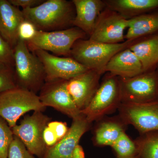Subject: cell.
<instances>
[{
	"label": "cell",
	"instance_id": "cell-1",
	"mask_svg": "<svg viewBox=\"0 0 158 158\" xmlns=\"http://www.w3.org/2000/svg\"><path fill=\"white\" fill-rule=\"evenodd\" d=\"M26 19L33 23L37 31H53L72 27L75 9L71 1L47 0L33 8L22 9Z\"/></svg>",
	"mask_w": 158,
	"mask_h": 158
},
{
	"label": "cell",
	"instance_id": "cell-2",
	"mask_svg": "<svg viewBox=\"0 0 158 158\" xmlns=\"http://www.w3.org/2000/svg\"><path fill=\"white\" fill-rule=\"evenodd\" d=\"M15 77L18 88L38 94L45 82L44 67L38 57L19 39L14 49Z\"/></svg>",
	"mask_w": 158,
	"mask_h": 158
},
{
	"label": "cell",
	"instance_id": "cell-3",
	"mask_svg": "<svg viewBox=\"0 0 158 158\" xmlns=\"http://www.w3.org/2000/svg\"><path fill=\"white\" fill-rule=\"evenodd\" d=\"M140 39L126 40L116 44L103 43L90 39L79 40L73 44L70 57L88 69L104 73L106 65L113 56L128 48Z\"/></svg>",
	"mask_w": 158,
	"mask_h": 158
},
{
	"label": "cell",
	"instance_id": "cell-4",
	"mask_svg": "<svg viewBox=\"0 0 158 158\" xmlns=\"http://www.w3.org/2000/svg\"><path fill=\"white\" fill-rule=\"evenodd\" d=\"M121 103L119 78L109 73L104 77L90 103L81 113L92 123L118 110Z\"/></svg>",
	"mask_w": 158,
	"mask_h": 158
},
{
	"label": "cell",
	"instance_id": "cell-5",
	"mask_svg": "<svg viewBox=\"0 0 158 158\" xmlns=\"http://www.w3.org/2000/svg\"><path fill=\"white\" fill-rule=\"evenodd\" d=\"M46 108L38 94L18 87L0 94V117L11 128L26 113L31 111L43 112Z\"/></svg>",
	"mask_w": 158,
	"mask_h": 158
},
{
	"label": "cell",
	"instance_id": "cell-6",
	"mask_svg": "<svg viewBox=\"0 0 158 158\" xmlns=\"http://www.w3.org/2000/svg\"><path fill=\"white\" fill-rule=\"evenodd\" d=\"M87 34L77 27L61 31H37L32 39L26 42L31 52L42 50L56 56L70 57L71 51L77 40L85 39Z\"/></svg>",
	"mask_w": 158,
	"mask_h": 158
},
{
	"label": "cell",
	"instance_id": "cell-7",
	"mask_svg": "<svg viewBox=\"0 0 158 158\" xmlns=\"http://www.w3.org/2000/svg\"><path fill=\"white\" fill-rule=\"evenodd\" d=\"M51 118L41 111H35L26 115L19 124L11 128L14 136L18 137L33 155L41 158L47 146L43 138L44 129Z\"/></svg>",
	"mask_w": 158,
	"mask_h": 158
},
{
	"label": "cell",
	"instance_id": "cell-8",
	"mask_svg": "<svg viewBox=\"0 0 158 158\" xmlns=\"http://www.w3.org/2000/svg\"><path fill=\"white\" fill-rule=\"evenodd\" d=\"M119 81L122 103H144L158 100V71L156 69L129 78H119Z\"/></svg>",
	"mask_w": 158,
	"mask_h": 158
},
{
	"label": "cell",
	"instance_id": "cell-9",
	"mask_svg": "<svg viewBox=\"0 0 158 158\" xmlns=\"http://www.w3.org/2000/svg\"><path fill=\"white\" fill-rule=\"evenodd\" d=\"M118 115L140 135L158 131V100L144 103H122Z\"/></svg>",
	"mask_w": 158,
	"mask_h": 158
},
{
	"label": "cell",
	"instance_id": "cell-10",
	"mask_svg": "<svg viewBox=\"0 0 158 158\" xmlns=\"http://www.w3.org/2000/svg\"><path fill=\"white\" fill-rule=\"evenodd\" d=\"M127 27L128 19L106 7L98 15L89 39L109 44L121 43L126 41L124 32Z\"/></svg>",
	"mask_w": 158,
	"mask_h": 158
},
{
	"label": "cell",
	"instance_id": "cell-11",
	"mask_svg": "<svg viewBox=\"0 0 158 158\" xmlns=\"http://www.w3.org/2000/svg\"><path fill=\"white\" fill-rule=\"evenodd\" d=\"M67 81L58 79L45 82L38 96L45 106L51 107L72 119L81 115L66 87Z\"/></svg>",
	"mask_w": 158,
	"mask_h": 158
},
{
	"label": "cell",
	"instance_id": "cell-12",
	"mask_svg": "<svg viewBox=\"0 0 158 158\" xmlns=\"http://www.w3.org/2000/svg\"><path fill=\"white\" fill-rule=\"evenodd\" d=\"M32 52L42 62L45 82L58 79L68 81L89 69L70 57L59 56L42 50H36Z\"/></svg>",
	"mask_w": 158,
	"mask_h": 158
},
{
	"label": "cell",
	"instance_id": "cell-13",
	"mask_svg": "<svg viewBox=\"0 0 158 158\" xmlns=\"http://www.w3.org/2000/svg\"><path fill=\"white\" fill-rule=\"evenodd\" d=\"M102 73L88 69L67 81V90L80 111L87 107L96 93Z\"/></svg>",
	"mask_w": 158,
	"mask_h": 158
},
{
	"label": "cell",
	"instance_id": "cell-14",
	"mask_svg": "<svg viewBox=\"0 0 158 158\" xmlns=\"http://www.w3.org/2000/svg\"><path fill=\"white\" fill-rule=\"evenodd\" d=\"M72 120L66 135L54 146L47 148L41 158H73L74 149L83 135L91 128L92 123L82 114Z\"/></svg>",
	"mask_w": 158,
	"mask_h": 158
},
{
	"label": "cell",
	"instance_id": "cell-15",
	"mask_svg": "<svg viewBox=\"0 0 158 158\" xmlns=\"http://www.w3.org/2000/svg\"><path fill=\"white\" fill-rule=\"evenodd\" d=\"M24 19L22 10L9 1L0 0V34L13 49L19 40V27Z\"/></svg>",
	"mask_w": 158,
	"mask_h": 158
},
{
	"label": "cell",
	"instance_id": "cell-16",
	"mask_svg": "<svg viewBox=\"0 0 158 158\" xmlns=\"http://www.w3.org/2000/svg\"><path fill=\"white\" fill-rule=\"evenodd\" d=\"M75 9L73 26L90 36L98 15L106 9V4L101 0H72Z\"/></svg>",
	"mask_w": 158,
	"mask_h": 158
},
{
	"label": "cell",
	"instance_id": "cell-17",
	"mask_svg": "<svg viewBox=\"0 0 158 158\" xmlns=\"http://www.w3.org/2000/svg\"><path fill=\"white\" fill-rule=\"evenodd\" d=\"M93 130L92 141L97 147H111L123 133L128 125L118 115L105 116L96 122Z\"/></svg>",
	"mask_w": 158,
	"mask_h": 158
},
{
	"label": "cell",
	"instance_id": "cell-18",
	"mask_svg": "<svg viewBox=\"0 0 158 158\" xmlns=\"http://www.w3.org/2000/svg\"><path fill=\"white\" fill-rule=\"evenodd\" d=\"M121 78H129L144 73L141 62L129 48L123 50L113 56L104 69Z\"/></svg>",
	"mask_w": 158,
	"mask_h": 158
},
{
	"label": "cell",
	"instance_id": "cell-19",
	"mask_svg": "<svg viewBox=\"0 0 158 158\" xmlns=\"http://www.w3.org/2000/svg\"><path fill=\"white\" fill-rule=\"evenodd\" d=\"M141 62L144 72L156 69L158 65V34L140 38L130 47Z\"/></svg>",
	"mask_w": 158,
	"mask_h": 158
},
{
	"label": "cell",
	"instance_id": "cell-20",
	"mask_svg": "<svg viewBox=\"0 0 158 158\" xmlns=\"http://www.w3.org/2000/svg\"><path fill=\"white\" fill-rule=\"evenodd\" d=\"M108 9L129 19L158 9V0H106Z\"/></svg>",
	"mask_w": 158,
	"mask_h": 158
},
{
	"label": "cell",
	"instance_id": "cell-21",
	"mask_svg": "<svg viewBox=\"0 0 158 158\" xmlns=\"http://www.w3.org/2000/svg\"><path fill=\"white\" fill-rule=\"evenodd\" d=\"M126 40H134L158 32V11L148 12L128 19Z\"/></svg>",
	"mask_w": 158,
	"mask_h": 158
},
{
	"label": "cell",
	"instance_id": "cell-22",
	"mask_svg": "<svg viewBox=\"0 0 158 158\" xmlns=\"http://www.w3.org/2000/svg\"><path fill=\"white\" fill-rule=\"evenodd\" d=\"M139 158H158V131L140 135L135 140Z\"/></svg>",
	"mask_w": 158,
	"mask_h": 158
},
{
	"label": "cell",
	"instance_id": "cell-23",
	"mask_svg": "<svg viewBox=\"0 0 158 158\" xmlns=\"http://www.w3.org/2000/svg\"><path fill=\"white\" fill-rule=\"evenodd\" d=\"M116 158H128L138 156V149L134 140L125 132L111 146Z\"/></svg>",
	"mask_w": 158,
	"mask_h": 158
},
{
	"label": "cell",
	"instance_id": "cell-24",
	"mask_svg": "<svg viewBox=\"0 0 158 158\" xmlns=\"http://www.w3.org/2000/svg\"><path fill=\"white\" fill-rule=\"evenodd\" d=\"M11 66L0 64V94L18 87Z\"/></svg>",
	"mask_w": 158,
	"mask_h": 158
},
{
	"label": "cell",
	"instance_id": "cell-25",
	"mask_svg": "<svg viewBox=\"0 0 158 158\" xmlns=\"http://www.w3.org/2000/svg\"><path fill=\"white\" fill-rule=\"evenodd\" d=\"M13 138L11 128L0 117V158H8L9 147Z\"/></svg>",
	"mask_w": 158,
	"mask_h": 158
},
{
	"label": "cell",
	"instance_id": "cell-26",
	"mask_svg": "<svg viewBox=\"0 0 158 158\" xmlns=\"http://www.w3.org/2000/svg\"><path fill=\"white\" fill-rule=\"evenodd\" d=\"M8 158H35L19 138L14 135V138L9 147Z\"/></svg>",
	"mask_w": 158,
	"mask_h": 158
},
{
	"label": "cell",
	"instance_id": "cell-27",
	"mask_svg": "<svg viewBox=\"0 0 158 158\" xmlns=\"http://www.w3.org/2000/svg\"><path fill=\"white\" fill-rule=\"evenodd\" d=\"M14 49L0 34V64L14 65Z\"/></svg>",
	"mask_w": 158,
	"mask_h": 158
},
{
	"label": "cell",
	"instance_id": "cell-28",
	"mask_svg": "<svg viewBox=\"0 0 158 158\" xmlns=\"http://www.w3.org/2000/svg\"><path fill=\"white\" fill-rule=\"evenodd\" d=\"M37 31V28L33 23L28 20L24 19L21 23L19 27V38L27 42L35 36Z\"/></svg>",
	"mask_w": 158,
	"mask_h": 158
},
{
	"label": "cell",
	"instance_id": "cell-29",
	"mask_svg": "<svg viewBox=\"0 0 158 158\" xmlns=\"http://www.w3.org/2000/svg\"><path fill=\"white\" fill-rule=\"evenodd\" d=\"M48 126L53 131L59 141L66 135L69 129L67 123L62 121H51Z\"/></svg>",
	"mask_w": 158,
	"mask_h": 158
},
{
	"label": "cell",
	"instance_id": "cell-30",
	"mask_svg": "<svg viewBox=\"0 0 158 158\" xmlns=\"http://www.w3.org/2000/svg\"><path fill=\"white\" fill-rule=\"evenodd\" d=\"M45 0H9V2L15 7H20L23 9L33 8L39 6Z\"/></svg>",
	"mask_w": 158,
	"mask_h": 158
},
{
	"label": "cell",
	"instance_id": "cell-31",
	"mask_svg": "<svg viewBox=\"0 0 158 158\" xmlns=\"http://www.w3.org/2000/svg\"><path fill=\"white\" fill-rule=\"evenodd\" d=\"M43 138L47 148L54 146L59 141L53 131L48 125L44 131Z\"/></svg>",
	"mask_w": 158,
	"mask_h": 158
},
{
	"label": "cell",
	"instance_id": "cell-32",
	"mask_svg": "<svg viewBox=\"0 0 158 158\" xmlns=\"http://www.w3.org/2000/svg\"><path fill=\"white\" fill-rule=\"evenodd\" d=\"M73 158H85V153L83 148L78 144L74 149L72 155Z\"/></svg>",
	"mask_w": 158,
	"mask_h": 158
},
{
	"label": "cell",
	"instance_id": "cell-33",
	"mask_svg": "<svg viewBox=\"0 0 158 158\" xmlns=\"http://www.w3.org/2000/svg\"><path fill=\"white\" fill-rule=\"evenodd\" d=\"M128 158H139L138 157V156H135L132 157Z\"/></svg>",
	"mask_w": 158,
	"mask_h": 158
},
{
	"label": "cell",
	"instance_id": "cell-34",
	"mask_svg": "<svg viewBox=\"0 0 158 158\" xmlns=\"http://www.w3.org/2000/svg\"><path fill=\"white\" fill-rule=\"evenodd\" d=\"M157 67H158V65H157Z\"/></svg>",
	"mask_w": 158,
	"mask_h": 158
}]
</instances>
